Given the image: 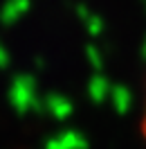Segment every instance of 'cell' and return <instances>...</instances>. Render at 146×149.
Segmentation results:
<instances>
[{
  "mask_svg": "<svg viewBox=\"0 0 146 149\" xmlns=\"http://www.w3.org/2000/svg\"><path fill=\"white\" fill-rule=\"evenodd\" d=\"M139 133H142V142L146 145V77H144V91H142V106H139Z\"/></svg>",
  "mask_w": 146,
  "mask_h": 149,
  "instance_id": "cell-1",
  "label": "cell"
}]
</instances>
